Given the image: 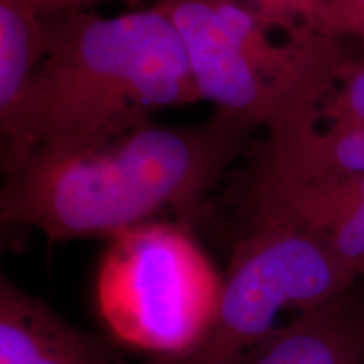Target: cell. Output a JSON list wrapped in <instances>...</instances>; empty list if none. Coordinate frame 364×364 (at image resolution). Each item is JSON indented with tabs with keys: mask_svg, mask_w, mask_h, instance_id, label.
Here are the masks:
<instances>
[{
	"mask_svg": "<svg viewBox=\"0 0 364 364\" xmlns=\"http://www.w3.org/2000/svg\"><path fill=\"white\" fill-rule=\"evenodd\" d=\"M203 102L181 36L157 6L46 17L44 54L2 130V171L97 152L152 124L154 113Z\"/></svg>",
	"mask_w": 364,
	"mask_h": 364,
	"instance_id": "cell-1",
	"label": "cell"
},
{
	"mask_svg": "<svg viewBox=\"0 0 364 364\" xmlns=\"http://www.w3.org/2000/svg\"><path fill=\"white\" fill-rule=\"evenodd\" d=\"M253 129L216 113L191 127L152 122L97 152L27 161L4 172V225L66 241L110 236L171 209L188 225L236 162Z\"/></svg>",
	"mask_w": 364,
	"mask_h": 364,
	"instance_id": "cell-2",
	"label": "cell"
},
{
	"mask_svg": "<svg viewBox=\"0 0 364 364\" xmlns=\"http://www.w3.org/2000/svg\"><path fill=\"white\" fill-rule=\"evenodd\" d=\"M181 36L201 100L231 120L280 136L317 125V110L356 59L346 39L268 29L235 0H159Z\"/></svg>",
	"mask_w": 364,
	"mask_h": 364,
	"instance_id": "cell-3",
	"label": "cell"
},
{
	"mask_svg": "<svg viewBox=\"0 0 364 364\" xmlns=\"http://www.w3.org/2000/svg\"><path fill=\"white\" fill-rule=\"evenodd\" d=\"M108 240L95 282L107 331L154 358L188 353L216 316L225 275L186 223L150 220Z\"/></svg>",
	"mask_w": 364,
	"mask_h": 364,
	"instance_id": "cell-4",
	"label": "cell"
},
{
	"mask_svg": "<svg viewBox=\"0 0 364 364\" xmlns=\"http://www.w3.org/2000/svg\"><path fill=\"white\" fill-rule=\"evenodd\" d=\"M359 284L324 236L289 218H250L236 245L211 326L188 353L147 364H238L265 346L285 311L326 306Z\"/></svg>",
	"mask_w": 364,
	"mask_h": 364,
	"instance_id": "cell-5",
	"label": "cell"
},
{
	"mask_svg": "<svg viewBox=\"0 0 364 364\" xmlns=\"http://www.w3.org/2000/svg\"><path fill=\"white\" fill-rule=\"evenodd\" d=\"M0 364H124L113 349L7 277L0 280Z\"/></svg>",
	"mask_w": 364,
	"mask_h": 364,
	"instance_id": "cell-6",
	"label": "cell"
},
{
	"mask_svg": "<svg viewBox=\"0 0 364 364\" xmlns=\"http://www.w3.org/2000/svg\"><path fill=\"white\" fill-rule=\"evenodd\" d=\"M364 176V125L327 130L307 125L267 136L255 149L250 189L329 184Z\"/></svg>",
	"mask_w": 364,
	"mask_h": 364,
	"instance_id": "cell-7",
	"label": "cell"
},
{
	"mask_svg": "<svg viewBox=\"0 0 364 364\" xmlns=\"http://www.w3.org/2000/svg\"><path fill=\"white\" fill-rule=\"evenodd\" d=\"M250 215H275L322 235L364 284V176L329 184L250 189Z\"/></svg>",
	"mask_w": 364,
	"mask_h": 364,
	"instance_id": "cell-8",
	"label": "cell"
},
{
	"mask_svg": "<svg viewBox=\"0 0 364 364\" xmlns=\"http://www.w3.org/2000/svg\"><path fill=\"white\" fill-rule=\"evenodd\" d=\"M250 364H364V284L279 327Z\"/></svg>",
	"mask_w": 364,
	"mask_h": 364,
	"instance_id": "cell-9",
	"label": "cell"
},
{
	"mask_svg": "<svg viewBox=\"0 0 364 364\" xmlns=\"http://www.w3.org/2000/svg\"><path fill=\"white\" fill-rule=\"evenodd\" d=\"M59 0H0V127L7 125L44 54L46 17Z\"/></svg>",
	"mask_w": 364,
	"mask_h": 364,
	"instance_id": "cell-10",
	"label": "cell"
},
{
	"mask_svg": "<svg viewBox=\"0 0 364 364\" xmlns=\"http://www.w3.org/2000/svg\"><path fill=\"white\" fill-rule=\"evenodd\" d=\"M317 125L327 130L364 125V54L353 63L336 90L318 107Z\"/></svg>",
	"mask_w": 364,
	"mask_h": 364,
	"instance_id": "cell-11",
	"label": "cell"
},
{
	"mask_svg": "<svg viewBox=\"0 0 364 364\" xmlns=\"http://www.w3.org/2000/svg\"><path fill=\"white\" fill-rule=\"evenodd\" d=\"M252 11L273 33L297 36L318 31L324 0H235Z\"/></svg>",
	"mask_w": 364,
	"mask_h": 364,
	"instance_id": "cell-12",
	"label": "cell"
},
{
	"mask_svg": "<svg viewBox=\"0 0 364 364\" xmlns=\"http://www.w3.org/2000/svg\"><path fill=\"white\" fill-rule=\"evenodd\" d=\"M318 33L358 39L364 49V0H324Z\"/></svg>",
	"mask_w": 364,
	"mask_h": 364,
	"instance_id": "cell-13",
	"label": "cell"
},
{
	"mask_svg": "<svg viewBox=\"0 0 364 364\" xmlns=\"http://www.w3.org/2000/svg\"><path fill=\"white\" fill-rule=\"evenodd\" d=\"M70 4L71 9H93L100 2H107V0H66ZM120 2L127 4V6L135 7L136 4H140L142 0H120Z\"/></svg>",
	"mask_w": 364,
	"mask_h": 364,
	"instance_id": "cell-14",
	"label": "cell"
}]
</instances>
